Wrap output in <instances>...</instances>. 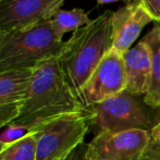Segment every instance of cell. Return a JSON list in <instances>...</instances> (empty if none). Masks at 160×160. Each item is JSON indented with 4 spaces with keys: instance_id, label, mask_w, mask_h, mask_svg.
Listing matches in <instances>:
<instances>
[{
    "instance_id": "1",
    "label": "cell",
    "mask_w": 160,
    "mask_h": 160,
    "mask_svg": "<svg viewBox=\"0 0 160 160\" xmlns=\"http://www.w3.org/2000/svg\"><path fill=\"white\" fill-rule=\"evenodd\" d=\"M85 111L60 68L58 58H50L33 68L23 107L13 123L34 128L64 114Z\"/></svg>"
},
{
    "instance_id": "2",
    "label": "cell",
    "mask_w": 160,
    "mask_h": 160,
    "mask_svg": "<svg viewBox=\"0 0 160 160\" xmlns=\"http://www.w3.org/2000/svg\"><path fill=\"white\" fill-rule=\"evenodd\" d=\"M112 14L107 10L72 33L58 56L69 86L78 97L96 68L112 49Z\"/></svg>"
},
{
    "instance_id": "3",
    "label": "cell",
    "mask_w": 160,
    "mask_h": 160,
    "mask_svg": "<svg viewBox=\"0 0 160 160\" xmlns=\"http://www.w3.org/2000/svg\"><path fill=\"white\" fill-rule=\"evenodd\" d=\"M63 44L51 20L4 34L0 44V72L33 69L44 60L58 58Z\"/></svg>"
},
{
    "instance_id": "4",
    "label": "cell",
    "mask_w": 160,
    "mask_h": 160,
    "mask_svg": "<svg viewBox=\"0 0 160 160\" xmlns=\"http://www.w3.org/2000/svg\"><path fill=\"white\" fill-rule=\"evenodd\" d=\"M86 111L64 114L34 128L38 132L36 160H63L80 145L89 130Z\"/></svg>"
},
{
    "instance_id": "5",
    "label": "cell",
    "mask_w": 160,
    "mask_h": 160,
    "mask_svg": "<svg viewBox=\"0 0 160 160\" xmlns=\"http://www.w3.org/2000/svg\"><path fill=\"white\" fill-rule=\"evenodd\" d=\"M89 125L100 132L118 133L131 130H146L150 120L142 109L134 96L122 92L119 95L106 99L85 109Z\"/></svg>"
},
{
    "instance_id": "6",
    "label": "cell",
    "mask_w": 160,
    "mask_h": 160,
    "mask_svg": "<svg viewBox=\"0 0 160 160\" xmlns=\"http://www.w3.org/2000/svg\"><path fill=\"white\" fill-rule=\"evenodd\" d=\"M127 89V76L123 55L112 48L98 64L86 84L78 100L84 109L119 95Z\"/></svg>"
},
{
    "instance_id": "7",
    "label": "cell",
    "mask_w": 160,
    "mask_h": 160,
    "mask_svg": "<svg viewBox=\"0 0 160 160\" xmlns=\"http://www.w3.org/2000/svg\"><path fill=\"white\" fill-rule=\"evenodd\" d=\"M152 138L149 131L100 132L87 144L88 160H142Z\"/></svg>"
},
{
    "instance_id": "8",
    "label": "cell",
    "mask_w": 160,
    "mask_h": 160,
    "mask_svg": "<svg viewBox=\"0 0 160 160\" xmlns=\"http://www.w3.org/2000/svg\"><path fill=\"white\" fill-rule=\"evenodd\" d=\"M65 0H7L0 6V28L4 34L51 20Z\"/></svg>"
},
{
    "instance_id": "9",
    "label": "cell",
    "mask_w": 160,
    "mask_h": 160,
    "mask_svg": "<svg viewBox=\"0 0 160 160\" xmlns=\"http://www.w3.org/2000/svg\"><path fill=\"white\" fill-rule=\"evenodd\" d=\"M32 73L33 69L0 72V128L19 118Z\"/></svg>"
},
{
    "instance_id": "10",
    "label": "cell",
    "mask_w": 160,
    "mask_h": 160,
    "mask_svg": "<svg viewBox=\"0 0 160 160\" xmlns=\"http://www.w3.org/2000/svg\"><path fill=\"white\" fill-rule=\"evenodd\" d=\"M152 19L137 0H132L112 14V48L125 53L137 39L142 30Z\"/></svg>"
},
{
    "instance_id": "11",
    "label": "cell",
    "mask_w": 160,
    "mask_h": 160,
    "mask_svg": "<svg viewBox=\"0 0 160 160\" xmlns=\"http://www.w3.org/2000/svg\"><path fill=\"white\" fill-rule=\"evenodd\" d=\"M127 76V89L133 96H145L149 89L152 61L147 44L144 40L123 53Z\"/></svg>"
},
{
    "instance_id": "12",
    "label": "cell",
    "mask_w": 160,
    "mask_h": 160,
    "mask_svg": "<svg viewBox=\"0 0 160 160\" xmlns=\"http://www.w3.org/2000/svg\"><path fill=\"white\" fill-rule=\"evenodd\" d=\"M147 44L152 61V75L147 94L144 96V101L149 107H160V26L157 23L143 37Z\"/></svg>"
},
{
    "instance_id": "13",
    "label": "cell",
    "mask_w": 160,
    "mask_h": 160,
    "mask_svg": "<svg viewBox=\"0 0 160 160\" xmlns=\"http://www.w3.org/2000/svg\"><path fill=\"white\" fill-rule=\"evenodd\" d=\"M38 132L33 128L21 139L4 145L0 152V160H36Z\"/></svg>"
},
{
    "instance_id": "14",
    "label": "cell",
    "mask_w": 160,
    "mask_h": 160,
    "mask_svg": "<svg viewBox=\"0 0 160 160\" xmlns=\"http://www.w3.org/2000/svg\"><path fill=\"white\" fill-rule=\"evenodd\" d=\"M51 22L57 35L62 38L65 33L75 32L89 24L92 20L83 9L75 8L72 10H59L51 19Z\"/></svg>"
},
{
    "instance_id": "15",
    "label": "cell",
    "mask_w": 160,
    "mask_h": 160,
    "mask_svg": "<svg viewBox=\"0 0 160 160\" xmlns=\"http://www.w3.org/2000/svg\"><path fill=\"white\" fill-rule=\"evenodd\" d=\"M32 130L33 128H31L11 123L7 127V130L0 134V143L3 144V145H9V144L13 143L18 139H21L22 137L28 135Z\"/></svg>"
},
{
    "instance_id": "16",
    "label": "cell",
    "mask_w": 160,
    "mask_h": 160,
    "mask_svg": "<svg viewBox=\"0 0 160 160\" xmlns=\"http://www.w3.org/2000/svg\"><path fill=\"white\" fill-rule=\"evenodd\" d=\"M155 23L160 22V0H137Z\"/></svg>"
},
{
    "instance_id": "17",
    "label": "cell",
    "mask_w": 160,
    "mask_h": 160,
    "mask_svg": "<svg viewBox=\"0 0 160 160\" xmlns=\"http://www.w3.org/2000/svg\"><path fill=\"white\" fill-rule=\"evenodd\" d=\"M142 160H160V142L150 138Z\"/></svg>"
},
{
    "instance_id": "18",
    "label": "cell",
    "mask_w": 160,
    "mask_h": 160,
    "mask_svg": "<svg viewBox=\"0 0 160 160\" xmlns=\"http://www.w3.org/2000/svg\"><path fill=\"white\" fill-rule=\"evenodd\" d=\"M86 150H87V144H82L78 148L73 150L69 156L63 160H88L86 157Z\"/></svg>"
},
{
    "instance_id": "19",
    "label": "cell",
    "mask_w": 160,
    "mask_h": 160,
    "mask_svg": "<svg viewBox=\"0 0 160 160\" xmlns=\"http://www.w3.org/2000/svg\"><path fill=\"white\" fill-rule=\"evenodd\" d=\"M150 135H152V138L154 139V141L160 142V121L152 128Z\"/></svg>"
},
{
    "instance_id": "20",
    "label": "cell",
    "mask_w": 160,
    "mask_h": 160,
    "mask_svg": "<svg viewBox=\"0 0 160 160\" xmlns=\"http://www.w3.org/2000/svg\"><path fill=\"white\" fill-rule=\"evenodd\" d=\"M118 1H123L125 3L131 2L130 0H97V6H102L106 3H112V2H118Z\"/></svg>"
},
{
    "instance_id": "21",
    "label": "cell",
    "mask_w": 160,
    "mask_h": 160,
    "mask_svg": "<svg viewBox=\"0 0 160 160\" xmlns=\"http://www.w3.org/2000/svg\"><path fill=\"white\" fill-rule=\"evenodd\" d=\"M3 37H4V33L1 31V28H0V44H1V42H2V39H3Z\"/></svg>"
},
{
    "instance_id": "22",
    "label": "cell",
    "mask_w": 160,
    "mask_h": 160,
    "mask_svg": "<svg viewBox=\"0 0 160 160\" xmlns=\"http://www.w3.org/2000/svg\"><path fill=\"white\" fill-rule=\"evenodd\" d=\"M3 144H1V143H0V152H1V150H2V148H3Z\"/></svg>"
},
{
    "instance_id": "23",
    "label": "cell",
    "mask_w": 160,
    "mask_h": 160,
    "mask_svg": "<svg viewBox=\"0 0 160 160\" xmlns=\"http://www.w3.org/2000/svg\"><path fill=\"white\" fill-rule=\"evenodd\" d=\"M7 0H0V6H1L2 3H3V2H6Z\"/></svg>"
},
{
    "instance_id": "24",
    "label": "cell",
    "mask_w": 160,
    "mask_h": 160,
    "mask_svg": "<svg viewBox=\"0 0 160 160\" xmlns=\"http://www.w3.org/2000/svg\"><path fill=\"white\" fill-rule=\"evenodd\" d=\"M157 24H158V25L160 26V22H158V23H157Z\"/></svg>"
}]
</instances>
